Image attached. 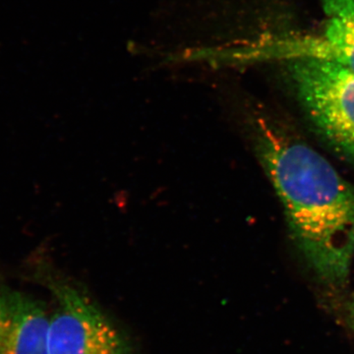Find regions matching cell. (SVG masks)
I'll return each mask as SVG.
<instances>
[{"label":"cell","mask_w":354,"mask_h":354,"mask_svg":"<svg viewBox=\"0 0 354 354\" xmlns=\"http://www.w3.org/2000/svg\"><path fill=\"white\" fill-rule=\"evenodd\" d=\"M329 18L354 19V0H320Z\"/></svg>","instance_id":"8992f818"},{"label":"cell","mask_w":354,"mask_h":354,"mask_svg":"<svg viewBox=\"0 0 354 354\" xmlns=\"http://www.w3.org/2000/svg\"><path fill=\"white\" fill-rule=\"evenodd\" d=\"M288 71L317 131L337 153L354 162V72L315 58L290 60Z\"/></svg>","instance_id":"7a4b0ae2"},{"label":"cell","mask_w":354,"mask_h":354,"mask_svg":"<svg viewBox=\"0 0 354 354\" xmlns=\"http://www.w3.org/2000/svg\"><path fill=\"white\" fill-rule=\"evenodd\" d=\"M48 327L39 299L0 285V354H48Z\"/></svg>","instance_id":"277c9868"},{"label":"cell","mask_w":354,"mask_h":354,"mask_svg":"<svg viewBox=\"0 0 354 354\" xmlns=\"http://www.w3.org/2000/svg\"><path fill=\"white\" fill-rule=\"evenodd\" d=\"M270 57L315 58L342 65L354 72V19L330 18L322 36L278 39L258 50Z\"/></svg>","instance_id":"5b68a950"},{"label":"cell","mask_w":354,"mask_h":354,"mask_svg":"<svg viewBox=\"0 0 354 354\" xmlns=\"http://www.w3.org/2000/svg\"><path fill=\"white\" fill-rule=\"evenodd\" d=\"M251 128L261 162L307 259L326 281H344L354 248V190L309 146L267 121Z\"/></svg>","instance_id":"6da1fadb"},{"label":"cell","mask_w":354,"mask_h":354,"mask_svg":"<svg viewBox=\"0 0 354 354\" xmlns=\"http://www.w3.org/2000/svg\"><path fill=\"white\" fill-rule=\"evenodd\" d=\"M55 300L50 314L48 354H135L125 333L81 290L41 268L37 272Z\"/></svg>","instance_id":"3957f363"}]
</instances>
